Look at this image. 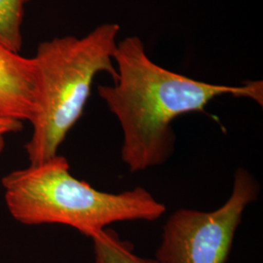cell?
I'll return each mask as SVG.
<instances>
[{
  "label": "cell",
  "mask_w": 263,
  "mask_h": 263,
  "mask_svg": "<svg viewBox=\"0 0 263 263\" xmlns=\"http://www.w3.org/2000/svg\"><path fill=\"white\" fill-rule=\"evenodd\" d=\"M113 61L117 76L112 85L98 86V94L120 124L121 159L132 174L162 166L172 157V123L179 116L204 111L213 100L227 95L262 105V81L227 86L176 73L155 64L137 35L117 42Z\"/></svg>",
  "instance_id": "cell-1"
},
{
  "label": "cell",
  "mask_w": 263,
  "mask_h": 263,
  "mask_svg": "<svg viewBox=\"0 0 263 263\" xmlns=\"http://www.w3.org/2000/svg\"><path fill=\"white\" fill-rule=\"evenodd\" d=\"M1 184L10 215L17 221L69 226L89 238L115 222L155 221L167 211L143 187L121 193L96 189L74 178L68 161L60 155L14 171Z\"/></svg>",
  "instance_id": "cell-2"
},
{
  "label": "cell",
  "mask_w": 263,
  "mask_h": 263,
  "mask_svg": "<svg viewBox=\"0 0 263 263\" xmlns=\"http://www.w3.org/2000/svg\"><path fill=\"white\" fill-rule=\"evenodd\" d=\"M119 25L105 23L84 36L66 35L41 42L32 57L35 106L32 134L25 145L30 165L58 155L67 134L81 118L95 78L117 76L113 61Z\"/></svg>",
  "instance_id": "cell-3"
},
{
  "label": "cell",
  "mask_w": 263,
  "mask_h": 263,
  "mask_svg": "<svg viewBox=\"0 0 263 263\" xmlns=\"http://www.w3.org/2000/svg\"><path fill=\"white\" fill-rule=\"evenodd\" d=\"M259 192L254 175L238 168L221 207L210 212L179 209L168 217L154 258L160 263H226L245 211Z\"/></svg>",
  "instance_id": "cell-4"
},
{
  "label": "cell",
  "mask_w": 263,
  "mask_h": 263,
  "mask_svg": "<svg viewBox=\"0 0 263 263\" xmlns=\"http://www.w3.org/2000/svg\"><path fill=\"white\" fill-rule=\"evenodd\" d=\"M35 106L32 58L0 44V116L29 122Z\"/></svg>",
  "instance_id": "cell-5"
},
{
  "label": "cell",
  "mask_w": 263,
  "mask_h": 263,
  "mask_svg": "<svg viewBox=\"0 0 263 263\" xmlns=\"http://www.w3.org/2000/svg\"><path fill=\"white\" fill-rule=\"evenodd\" d=\"M91 239L94 247V263H160L156 258L135 254L134 246L110 229H104Z\"/></svg>",
  "instance_id": "cell-6"
},
{
  "label": "cell",
  "mask_w": 263,
  "mask_h": 263,
  "mask_svg": "<svg viewBox=\"0 0 263 263\" xmlns=\"http://www.w3.org/2000/svg\"><path fill=\"white\" fill-rule=\"evenodd\" d=\"M31 0H0V44L20 52L26 7Z\"/></svg>",
  "instance_id": "cell-7"
},
{
  "label": "cell",
  "mask_w": 263,
  "mask_h": 263,
  "mask_svg": "<svg viewBox=\"0 0 263 263\" xmlns=\"http://www.w3.org/2000/svg\"><path fill=\"white\" fill-rule=\"evenodd\" d=\"M23 130V122L0 116V154L5 146V137L11 133H19Z\"/></svg>",
  "instance_id": "cell-8"
}]
</instances>
